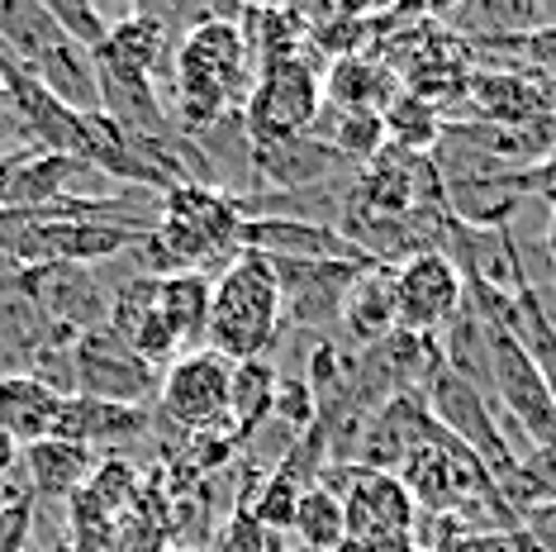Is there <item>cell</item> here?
Returning a JSON list of instances; mask_svg holds the SVG:
<instances>
[{
	"instance_id": "cell-1",
	"label": "cell",
	"mask_w": 556,
	"mask_h": 552,
	"mask_svg": "<svg viewBox=\"0 0 556 552\" xmlns=\"http://www.w3.org/2000/svg\"><path fill=\"white\" fill-rule=\"evenodd\" d=\"M281 329H286L281 291H276L271 262L257 253H238L229 267L214 276L205 348H214V353L229 362H252V357L271 353Z\"/></svg>"
},
{
	"instance_id": "cell-2",
	"label": "cell",
	"mask_w": 556,
	"mask_h": 552,
	"mask_svg": "<svg viewBox=\"0 0 556 552\" xmlns=\"http://www.w3.org/2000/svg\"><path fill=\"white\" fill-rule=\"evenodd\" d=\"M238 229H243L238 200L210 186H176L157 200L153 238L176 272H224L238 258Z\"/></svg>"
},
{
	"instance_id": "cell-3",
	"label": "cell",
	"mask_w": 556,
	"mask_h": 552,
	"mask_svg": "<svg viewBox=\"0 0 556 552\" xmlns=\"http://www.w3.org/2000/svg\"><path fill=\"white\" fill-rule=\"evenodd\" d=\"M424 405H428V414H433L438 429L447 438H457L466 453L485 467V476L500 486V495H509V486L518 481V472H523V457L514 453L509 434H504L495 400L480 396L476 386H466L457 372L438 367L424 386Z\"/></svg>"
},
{
	"instance_id": "cell-4",
	"label": "cell",
	"mask_w": 556,
	"mask_h": 552,
	"mask_svg": "<svg viewBox=\"0 0 556 552\" xmlns=\"http://www.w3.org/2000/svg\"><path fill=\"white\" fill-rule=\"evenodd\" d=\"M324 115V77L305 53L276 58L257 67L252 91L243 100V124L257 138H290L309 134Z\"/></svg>"
},
{
	"instance_id": "cell-5",
	"label": "cell",
	"mask_w": 556,
	"mask_h": 552,
	"mask_svg": "<svg viewBox=\"0 0 556 552\" xmlns=\"http://www.w3.org/2000/svg\"><path fill=\"white\" fill-rule=\"evenodd\" d=\"M319 486H328L343 500V519L352 543H409L419 505L409 500V491L386 472H366V467H328L319 472Z\"/></svg>"
},
{
	"instance_id": "cell-6",
	"label": "cell",
	"mask_w": 556,
	"mask_h": 552,
	"mask_svg": "<svg viewBox=\"0 0 556 552\" xmlns=\"http://www.w3.org/2000/svg\"><path fill=\"white\" fill-rule=\"evenodd\" d=\"M490 391L504 414V424H518V434L533 443V453L556 448V405L547 396V381L533 367L528 348L509 329H490Z\"/></svg>"
},
{
	"instance_id": "cell-7",
	"label": "cell",
	"mask_w": 556,
	"mask_h": 552,
	"mask_svg": "<svg viewBox=\"0 0 556 552\" xmlns=\"http://www.w3.org/2000/svg\"><path fill=\"white\" fill-rule=\"evenodd\" d=\"M229 372H233V362L219 357L214 348L176 357L172 367L162 372V391H157L162 419L176 424V429L191 434V438L229 434Z\"/></svg>"
},
{
	"instance_id": "cell-8",
	"label": "cell",
	"mask_w": 556,
	"mask_h": 552,
	"mask_svg": "<svg viewBox=\"0 0 556 552\" xmlns=\"http://www.w3.org/2000/svg\"><path fill=\"white\" fill-rule=\"evenodd\" d=\"M72 381L86 400L153 410L162 391V372H153L129 343H119L110 329H91L72 338Z\"/></svg>"
},
{
	"instance_id": "cell-9",
	"label": "cell",
	"mask_w": 556,
	"mask_h": 552,
	"mask_svg": "<svg viewBox=\"0 0 556 552\" xmlns=\"http://www.w3.org/2000/svg\"><path fill=\"white\" fill-rule=\"evenodd\" d=\"M395 481L409 491L414 505H428V510H462V505H471L476 495L480 500L500 495V486L485 476V467L442 429H433L409 457H404Z\"/></svg>"
},
{
	"instance_id": "cell-10",
	"label": "cell",
	"mask_w": 556,
	"mask_h": 552,
	"mask_svg": "<svg viewBox=\"0 0 556 552\" xmlns=\"http://www.w3.org/2000/svg\"><path fill=\"white\" fill-rule=\"evenodd\" d=\"M10 291H20L39 315L62 334H91L105 329L110 291L96 267H67V262H48V267H20L10 276Z\"/></svg>"
},
{
	"instance_id": "cell-11",
	"label": "cell",
	"mask_w": 556,
	"mask_h": 552,
	"mask_svg": "<svg viewBox=\"0 0 556 552\" xmlns=\"http://www.w3.org/2000/svg\"><path fill=\"white\" fill-rule=\"evenodd\" d=\"M362 262H271L281 324L300 334H333Z\"/></svg>"
},
{
	"instance_id": "cell-12",
	"label": "cell",
	"mask_w": 556,
	"mask_h": 552,
	"mask_svg": "<svg viewBox=\"0 0 556 552\" xmlns=\"http://www.w3.org/2000/svg\"><path fill=\"white\" fill-rule=\"evenodd\" d=\"M390 276H395V319H400V329H409V334L438 338L466 305L462 272L452 267L447 253L409 258V262H400V267H390Z\"/></svg>"
},
{
	"instance_id": "cell-13",
	"label": "cell",
	"mask_w": 556,
	"mask_h": 552,
	"mask_svg": "<svg viewBox=\"0 0 556 552\" xmlns=\"http://www.w3.org/2000/svg\"><path fill=\"white\" fill-rule=\"evenodd\" d=\"M248 167L252 181L271 186V196L281 191H314V186H328L333 177L352 172L324 138L314 134H290V138H257L248 134Z\"/></svg>"
},
{
	"instance_id": "cell-14",
	"label": "cell",
	"mask_w": 556,
	"mask_h": 552,
	"mask_svg": "<svg viewBox=\"0 0 556 552\" xmlns=\"http://www.w3.org/2000/svg\"><path fill=\"white\" fill-rule=\"evenodd\" d=\"M238 253H257L267 262H362L371 267L333 224L286 215H248L238 229Z\"/></svg>"
},
{
	"instance_id": "cell-15",
	"label": "cell",
	"mask_w": 556,
	"mask_h": 552,
	"mask_svg": "<svg viewBox=\"0 0 556 552\" xmlns=\"http://www.w3.org/2000/svg\"><path fill=\"white\" fill-rule=\"evenodd\" d=\"M433 429L438 424L424 405V391L390 396L386 405H376L371 414H366L362 438H357V467L395 476L404 467V457H409Z\"/></svg>"
},
{
	"instance_id": "cell-16",
	"label": "cell",
	"mask_w": 556,
	"mask_h": 552,
	"mask_svg": "<svg viewBox=\"0 0 556 552\" xmlns=\"http://www.w3.org/2000/svg\"><path fill=\"white\" fill-rule=\"evenodd\" d=\"M176 43H181V34H172L162 10H129V15L110 20V34L100 43L96 62L119 72H143V77L162 81V72H172Z\"/></svg>"
},
{
	"instance_id": "cell-17",
	"label": "cell",
	"mask_w": 556,
	"mask_h": 552,
	"mask_svg": "<svg viewBox=\"0 0 556 552\" xmlns=\"http://www.w3.org/2000/svg\"><path fill=\"white\" fill-rule=\"evenodd\" d=\"M153 429V410H134V405H110V400H86V396H67L58 410L53 438H67V443L81 448H119L134 443Z\"/></svg>"
},
{
	"instance_id": "cell-18",
	"label": "cell",
	"mask_w": 556,
	"mask_h": 552,
	"mask_svg": "<svg viewBox=\"0 0 556 552\" xmlns=\"http://www.w3.org/2000/svg\"><path fill=\"white\" fill-rule=\"evenodd\" d=\"M210 300H214V276L205 272H172L157 276V315L172 329L176 348L186 353H200L210 334Z\"/></svg>"
},
{
	"instance_id": "cell-19",
	"label": "cell",
	"mask_w": 556,
	"mask_h": 552,
	"mask_svg": "<svg viewBox=\"0 0 556 552\" xmlns=\"http://www.w3.org/2000/svg\"><path fill=\"white\" fill-rule=\"evenodd\" d=\"M338 329L348 334V343L357 348V353L400 329L395 276H390V267H362L357 272V281H352V291L343 300V315H338Z\"/></svg>"
},
{
	"instance_id": "cell-20",
	"label": "cell",
	"mask_w": 556,
	"mask_h": 552,
	"mask_svg": "<svg viewBox=\"0 0 556 552\" xmlns=\"http://www.w3.org/2000/svg\"><path fill=\"white\" fill-rule=\"evenodd\" d=\"M20 467L29 476V495L39 500H72L91 481L96 472V453L81 443H67V438H39L20 453Z\"/></svg>"
},
{
	"instance_id": "cell-21",
	"label": "cell",
	"mask_w": 556,
	"mask_h": 552,
	"mask_svg": "<svg viewBox=\"0 0 556 552\" xmlns=\"http://www.w3.org/2000/svg\"><path fill=\"white\" fill-rule=\"evenodd\" d=\"M62 396L48 381H39L34 372H10L0 376V434H10L20 448L53 438Z\"/></svg>"
},
{
	"instance_id": "cell-22",
	"label": "cell",
	"mask_w": 556,
	"mask_h": 552,
	"mask_svg": "<svg viewBox=\"0 0 556 552\" xmlns=\"http://www.w3.org/2000/svg\"><path fill=\"white\" fill-rule=\"evenodd\" d=\"M400 81H395V67L386 58H366V53H352V58H338L328 67V81H324V105L328 110H386L395 100Z\"/></svg>"
},
{
	"instance_id": "cell-23",
	"label": "cell",
	"mask_w": 556,
	"mask_h": 552,
	"mask_svg": "<svg viewBox=\"0 0 556 552\" xmlns=\"http://www.w3.org/2000/svg\"><path fill=\"white\" fill-rule=\"evenodd\" d=\"M233 24H238V39H243L252 72L267 67L276 58H290L300 48V39H309L305 15L290 5H243Z\"/></svg>"
},
{
	"instance_id": "cell-24",
	"label": "cell",
	"mask_w": 556,
	"mask_h": 552,
	"mask_svg": "<svg viewBox=\"0 0 556 552\" xmlns=\"http://www.w3.org/2000/svg\"><path fill=\"white\" fill-rule=\"evenodd\" d=\"M276 381H281V372H276L267 357L233 362V372H229V434L238 438V443L271 419Z\"/></svg>"
},
{
	"instance_id": "cell-25",
	"label": "cell",
	"mask_w": 556,
	"mask_h": 552,
	"mask_svg": "<svg viewBox=\"0 0 556 552\" xmlns=\"http://www.w3.org/2000/svg\"><path fill=\"white\" fill-rule=\"evenodd\" d=\"M290 529H295L300 548L305 552H338L348 543V519H343V500H338L328 486L314 481L305 495H300L295 505V519H290Z\"/></svg>"
},
{
	"instance_id": "cell-26",
	"label": "cell",
	"mask_w": 556,
	"mask_h": 552,
	"mask_svg": "<svg viewBox=\"0 0 556 552\" xmlns=\"http://www.w3.org/2000/svg\"><path fill=\"white\" fill-rule=\"evenodd\" d=\"M386 115V134H390V148H404V153H433L438 148V134H442V110L433 100L414 96V91H395V100L381 110Z\"/></svg>"
},
{
	"instance_id": "cell-27",
	"label": "cell",
	"mask_w": 556,
	"mask_h": 552,
	"mask_svg": "<svg viewBox=\"0 0 556 552\" xmlns=\"http://www.w3.org/2000/svg\"><path fill=\"white\" fill-rule=\"evenodd\" d=\"M43 5L72 43L86 48L91 58L100 53V43H105V34H110V20L100 15V5H86V0H43Z\"/></svg>"
},
{
	"instance_id": "cell-28",
	"label": "cell",
	"mask_w": 556,
	"mask_h": 552,
	"mask_svg": "<svg viewBox=\"0 0 556 552\" xmlns=\"http://www.w3.org/2000/svg\"><path fill=\"white\" fill-rule=\"evenodd\" d=\"M34 519H39V510H34L29 491H10L0 500V552H29Z\"/></svg>"
},
{
	"instance_id": "cell-29",
	"label": "cell",
	"mask_w": 556,
	"mask_h": 552,
	"mask_svg": "<svg viewBox=\"0 0 556 552\" xmlns=\"http://www.w3.org/2000/svg\"><path fill=\"white\" fill-rule=\"evenodd\" d=\"M495 181L509 196H538V200H547V205L556 210V153L533 162V167H523V172H504V177H495Z\"/></svg>"
},
{
	"instance_id": "cell-30",
	"label": "cell",
	"mask_w": 556,
	"mask_h": 552,
	"mask_svg": "<svg viewBox=\"0 0 556 552\" xmlns=\"http://www.w3.org/2000/svg\"><path fill=\"white\" fill-rule=\"evenodd\" d=\"M20 453H24V448L15 443V438H10V434H0V486H5L10 476L20 472Z\"/></svg>"
},
{
	"instance_id": "cell-31",
	"label": "cell",
	"mask_w": 556,
	"mask_h": 552,
	"mask_svg": "<svg viewBox=\"0 0 556 552\" xmlns=\"http://www.w3.org/2000/svg\"><path fill=\"white\" fill-rule=\"evenodd\" d=\"M338 552H414V548L409 543H352V538H348Z\"/></svg>"
},
{
	"instance_id": "cell-32",
	"label": "cell",
	"mask_w": 556,
	"mask_h": 552,
	"mask_svg": "<svg viewBox=\"0 0 556 552\" xmlns=\"http://www.w3.org/2000/svg\"><path fill=\"white\" fill-rule=\"evenodd\" d=\"M547 248H552V267H556V210H552V224H547Z\"/></svg>"
},
{
	"instance_id": "cell-33",
	"label": "cell",
	"mask_w": 556,
	"mask_h": 552,
	"mask_svg": "<svg viewBox=\"0 0 556 552\" xmlns=\"http://www.w3.org/2000/svg\"><path fill=\"white\" fill-rule=\"evenodd\" d=\"M181 552H195V548H181Z\"/></svg>"
},
{
	"instance_id": "cell-34",
	"label": "cell",
	"mask_w": 556,
	"mask_h": 552,
	"mask_svg": "<svg viewBox=\"0 0 556 552\" xmlns=\"http://www.w3.org/2000/svg\"><path fill=\"white\" fill-rule=\"evenodd\" d=\"M0 96H5V86H0Z\"/></svg>"
}]
</instances>
